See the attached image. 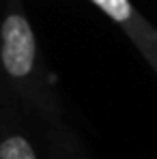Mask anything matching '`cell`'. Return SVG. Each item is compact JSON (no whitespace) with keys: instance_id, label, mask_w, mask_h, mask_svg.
Returning a JSON list of instances; mask_svg holds the SVG:
<instances>
[{"instance_id":"6da1fadb","label":"cell","mask_w":157,"mask_h":159,"mask_svg":"<svg viewBox=\"0 0 157 159\" xmlns=\"http://www.w3.org/2000/svg\"><path fill=\"white\" fill-rule=\"evenodd\" d=\"M0 88L45 123H60V103L41 65L32 24L17 0L0 17Z\"/></svg>"},{"instance_id":"7a4b0ae2","label":"cell","mask_w":157,"mask_h":159,"mask_svg":"<svg viewBox=\"0 0 157 159\" xmlns=\"http://www.w3.org/2000/svg\"><path fill=\"white\" fill-rule=\"evenodd\" d=\"M90 2L97 9H101L129 37L131 43L138 48V52L142 54V58L157 75V28L140 15V11L129 0H90Z\"/></svg>"},{"instance_id":"3957f363","label":"cell","mask_w":157,"mask_h":159,"mask_svg":"<svg viewBox=\"0 0 157 159\" xmlns=\"http://www.w3.org/2000/svg\"><path fill=\"white\" fill-rule=\"evenodd\" d=\"M0 159H39L32 142L9 116L2 114H0Z\"/></svg>"},{"instance_id":"277c9868","label":"cell","mask_w":157,"mask_h":159,"mask_svg":"<svg viewBox=\"0 0 157 159\" xmlns=\"http://www.w3.org/2000/svg\"><path fill=\"white\" fill-rule=\"evenodd\" d=\"M54 159H80V157H71L69 151H67L65 144H62V146H58V148L54 151Z\"/></svg>"}]
</instances>
